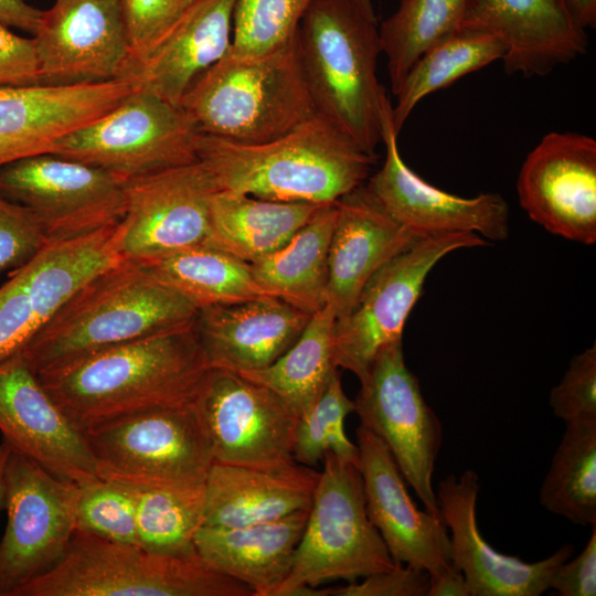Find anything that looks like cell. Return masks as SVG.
<instances>
[{"label": "cell", "instance_id": "obj_51", "mask_svg": "<svg viewBox=\"0 0 596 596\" xmlns=\"http://www.w3.org/2000/svg\"><path fill=\"white\" fill-rule=\"evenodd\" d=\"M355 2L370 18L376 20L373 10V0H355Z\"/></svg>", "mask_w": 596, "mask_h": 596}, {"label": "cell", "instance_id": "obj_31", "mask_svg": "<svg viewBox=\"0 0 596 596\" xmlns=\"http://www.w3.org/2000/svg\"><path fill=\"white\" fill-rule=\"evenodd\" d=\"M336 203L323 205L280 248L251 264L270 296L312 315L327 305L328 260Z\"/></svg>", "mask_w": 596, "mask_h": 596}, {"label": "cell", "instance_id": "obj_37", "mask_svg": "<svg viewBox=\"0 0 596 596\" xmlns=\"http://www.w3.org/2000/svg\"><path fill=\"white\" fill-rule=\"evenodd\" d=\"M204 483L130 487L136 497L138 544L158 553L196 554L194 538L204 521Z\"/></svg>", "mask_w": 596, "mask_h": 596}, {"label": "cell", "instance_id": "obj_47", "mask_svg": "<svg viewBox=\"0 0 596 596\" xmlns=\"http://www.w3.org/2000/svg\"><path fill=\"white\" fill-rule=\"evenodd\" d=\"M39 10L25 0H0V22L34 34L42 18Z\"/></svg>", "mask_w": 596, "mask_h": 596}, {"label": "cell", "instance_id": "obj_35", "mask_svg": "<svg viewBox=\"0 0 596 596\" xmlns=\"http://www.w3.org/2000/svg\"><path fill=\"white\" fill-rule=\"evenodd\" d=\"M539 499L574 524H596V418L565 423Z\"/></svg>", "mask_w": 596, "mask_h": 596}, {"label": "cell", "instance_id": "obj_32", "mask_svg": "<svg viewBox=\"0 0 596 596\" xmlns=\"http://www.w3.org/2000/svg\"><path fill=\"white\" fill-rule=\"evenodd\" d=\"M140 264L196 309L273 297L257 283L251 264L207 245Z\"/></svg>", "mask_w": 596, "mask_h": 596}, {"label": "cell", "instance_id": "obj_2", "mask_svg": "<svg viewBox=\"0 0 596 596\" xmlns=\"http://www.w3.org/2000/svg\"><path fill=\"white\" fill-rule=\"evenodd\" d=\"M195 148L217 190L283 202L336 203L363 184L376 160L317 111L267 141L199 132Z\"/></svg>", "mask_w": 596, "mask_h": 596}, {"label": "cell", "instance_id": "obj_49", "mask_svg": "<svg viewBox=\"0 0 596 596\" xmlns=\"http://www.w3.org/2000/svg\"><path fill=\"white\" fill-rule=\"evenodd\" d=\"M567 8L583 29L596 25V0H566Z\"/></svg>", "mask_w": 596, "mask_h": 596}, {"label": "cell", "instance_id": "obj_8", "mask_svg": "<svg viewBox=\"0 0 596 596\" xmlns=\"http://www.w3.org/2000/svg\"><path fill=\"white\" fill-rule=\"evenodd\" d=\"M84 435L99 478L132 488L202 485L214 462L191 401L135 414Z\"/></svg>", "mask_w": 596, "mask_h": 596}, {"label": "cell", "instance_id": "obj_11", "mask_svg": "<svg viewBox=\"0 0 596 596\" xmlns=\"http://www.w3.org/2000/svg\"><path fill=\"white\" fill-rule=\"evenodd\" d=\"M354 413L377 435L425 510L440 518L433 475L443 426L405 362L402 340L382 348L359 380Z\"/></svg>", "mask_w": 596, "mask_h": 596}, {"label": "cell", "instance_id": "obj_1", "mask_svg": "<svg viewBox=\"0 0 596 596\" xmlns=\"http://www.w3.org/2000/svg\"><path fill=\"white\" fill-rule=\"evenodd\" d=\"M207 369L192 324L103 350L38 377L68 421L85 433L190 402Z\"/></svg>", "mask_w": 596, "mask_h": 596}, {"label": "cell", "instance_id": "obj_50", "mask_svg": "<svg viewBox=\"0 0 596 596\" xmlns=\"http://www.w3.org/2000/svg\"><path fill=\"white\" fill-rule=\"evenodd\" d=\"M12 448L4 440L0 444V510L3 509L4 470Z\"/></svg>", "mask_w": 596, "mask_h": 596}, {"label": "cell", "instance_id": "obj_16", "mask_svg": "<svg viewBox=\"0 0 596 596\" xmlns=\"http://www.w3.org/2000/svg\"><path fill=\"white\" fill-rule=\"evenodd\" d=\"M215 191L199 160L125 181V257L147 263L204 245Z\"/></svg>", "mask_w": 596, "mask_h": 596}, {"label": "cell", "instance_id": "obj_25", "mask_svg": "<svg viewBox=\"0 0 596 596\" xmlns=\"http://www.w3.org/2000/svg\"><path fill=\"white\" fill-rule=\"evenodd\" d=\"M336 205L327 304L340 319L353 308L375 272L422 235L393 219L364 184L343 195Z\"/></svg>", "mask_w": 596, "mask_h": 596}, {"label": "cell", "instance_id": "obj_17", "mask_svg": "<svg viewBox=\"0 0 596 596\" xmlns=\"http://www.w3.org/2000/svg\"><path fill=\"white\" fill-rule=\"evenodd\" d=\"M32 39L40 85L125 79L131 65L118 0H54Z\"/></svg>", "mask_w": 596, "mask_h": 596}, {"label": "cell", "instance_id": "obj_29", "mask_svg": "<svg viewBox=\"0 0 596 596\" xmlns=\"http://www.w3.org/2000/svg\"><path fill=\"white\" fill-rule=\"evenodd\" d=\"M308 511L245 526L202 525L194 546L206 565L246 585L254 596H274L290 572Z\"/></svg>", "mask_w": 596, "mask_h": 596}, {"label": "cell", "instance_id": "obj_9", "mask_svg": "<svg viewBox=\"0 0 596 596\" xmlns=\"http://www.w3.org/2000/svg\"><path fill=\"white\" fill-rule=\"evenodd\" d=\"M198 135L180 105L134 89L113 109L57 140L50 153L127 181L198 161Z\"/></svg>", "mask_w": 596, "mask_h": 596}, {"label": "cell", "instance_id": "obj_3", "mask_svg": "<svg viewBox=\"0 0 596 596\" xmlns=\"http://www.w3.org/2000/svg\"><path fill=\"white\" fill-rule=\"evenodd\" d=\"M198 309L140 263L123 259L73 294L19 350L36 374L193 324Z\"/></svg>", "mask_w": 596, "mask_h": 596}, {"label": "cell", "instance_id": "obj_14", "mask_svg": "<svg viewBox=\"0 0 596 596\" xmlns=\"http://www.w3.org/2000/svg\"><path fill=\"white\" fill-rule=\"evenodd\" d=\"M214 461L252 467L296 462L299 417L277 394L242 374L209 368L191 398Z\"/></svg>", "mask_w": 596, "mask_h": 596}, {"label": "cell", "instance_id": "obj_42", "mask_svg": "<svg viewBox=\"0 0 596 596\" xmlns=\"http://www.w3.org/2000/svg\"><path fill=\"white\" fill-rule=\"evenodd\" d=\"M118 2L131 52L130 68L175 24L188 7L185 0Z\"/></svg>", "mask_w": 596, "mask_h": 596}, {"label": "cell", "instance_id": "obj_45", "mask_svg": "<svg viewBox=\"0 0 596 596\" xmlns=\"http://www.w3.org/2000/svg\"><path fill=\"white\" fill-rule=\"evenodd\" d=\"M39 84V67L33 39L13 33L0 22V86Z\"/></svg>", "mask_w": 596, "mask_h": 596}, {"label": "cell", "instance_id": "obj_43", "mask_svg": "<svg viewBox=\"0 0 596 596\" xmlns=\"http://www.w3.org/2000/svg\"><path fill=\"white\" fill-rule=\"evenodd\" d=\"M47 244L35 215L0 193V273L23 266Z\"/></svg>", "mask_w": 596, "mask_h": 596}, {"label": "cell", "instance_id": "obj_7", "mask_svg": "<svg viewBox=\"0 0 596 596\" xmlns=\"http://www.w3.org/2000/svg\"><path fill=\"white\" fill-rule=\"evenodd\" d=\"M322 460L290 572L274 596H290L301 586L350 583L397 565L369 519L358 466L331 451Z\"/></svg>", "mask_w": 596, "mask_h": 596}, {"label": "cell", "instance_id": "obj_44", "mask_svg": "<svg viewBox=\"0 0 596 596\" xmlns=\"http://www.w3.org/2000/svg\"><path fill=\"white\" fill-rule=\"evenodd\" d=\"M426 571L397 564L342 586L331 587L330 596H426Z\"/></svg>", "mask_w": 596, "mask_h": 596}, {"label": "cell", "instance_id": "obj_41", "mask_svg": "<svg viewBox=\"0 0 596 596\" xmlns=\"http://www.w3.org/2000/svg\"><path fill=\"white\" fill-rule=\"evenodd\" d=\"M553 414L564 423L596 418V344L574 355L550 393Z\"/></svg>", "mask_w": 596, "mask_h": 596}, {"label": "cell", "instance_id": "obj_48", "mask_svg": "<svg viewBox=\"0 0 596 596\" xmlns=\"http://www.w3.org/2000/svg\"><path fill=\"white\" fill-rule=\"evenodd\" d=\"M426 596H470V593L462 573L450 563L429 575Z\"/></svg>", "mask_w": 596, "mask_h": 596}, {"label": "cell", "instance_id": "obj_46", "mask_svg": "<svg viewBox=\"0 0 596 596\" xmlns=\"http://www.w3.org/2000/svg\"><path fill=\"white\" fill-rule=\"evenodd\" d=\"M584 550L567 558L552 575L550 588L561 596L596 595V524Z\"/></svg>", "mask_w": 596, "mask_h": 596}, {"label": "cell", "instance_id": "obj_12", "mask_svg": "<svg viewBox=\"0 0 596 596\" xmlns=\"http://www.w3.org/2000/svg\"><path fill=\"white\" fill-rule=\"evenodd\" d=\"M79 486L12 450L4 470L8 522L0 540V596L52 568L76 530Z\"/></svg>", "mask_w": 596, "mask_h": 596}, {"label": "cell", "instance_id": "obj_24", "mask_svg": "<svg viewBox=\"0 0 596 596\" xmlns=\"http://www.w3.org/2000/svg\"><path fill=\"white\" fill-rule=\"evenodd\" d=\"M462 28L498 36L505 72L526 77L544 76L587 49L585 29L566 0H472Z\"/></svg>", "mask_w": 596, "mask_h": 596}, {"label": "cell", "instance_id": "obj_52", "mask_svg": "<svg viewBox=\"0 0 596 596\" xmlns=\"http://www.w3.org/2000/svg\"><path fill=\"white\" fill-rule=\"evenodd\" d=\"M194 1H198V0H185V2H187L188 6L191 4V3H193Z\"/></svg>", "mask_w": 596, "mask_h": 596}, {"label": "cell", "instance_id": "obj_23", "mask_svg": "<svg viewBox=\"0 0 596 596\" xmlns=\"http://www.w3.org/2000/svg\"><path fill=\"white\" fill-rule=\"evenodd\" d=\"M134 89L127 79L0 86V167L50 153L57 140L116 107Z\"/></svg>", "mask_w": 596, "mask_h": 596}, {"label": "cell", "instance_id": "obj_28", "mask_svg": "<svg viewBox=\"0 0 596 596\" xmlns=\"http://www.w3.org/2000/svg\"><path fill=\"white\" fill-rule=\"evenodd\" d=\"M319 473L298 462L252 467L214 461L204 483L203 525L245 526L307 510Z\"/></svg>", "mask_w": 596, "mask_h": 596}, {"label": "cell", "instance_id": "obj_27", "mask_svg": "<svg viewBox=\"0 0 596 596\" xmlns=\"http://www.w3.org/2000/svg\"><path fill=\"white\" fill-rule=\"evenodd\" d=\"M235 0H198L129 70L135 89L171 104L180 102L194 79L232 45Z\"/></svg>", "mask_w": 596, "mask_h": 596}, {"label": "cell", "instance_id": "obj_18", "mask_svg": "<svg viewBox=\"0 0 596 596\" xmlns=\"http://www.w3.org/2000/svg\"><path fill=\"white\" fill-rule=\"evenodd\" d=\"M389 96L382 107V143L385 159L365 185L382 207L417 234L476 233L501 242L510 232L509 206L498 193L461 198L422 179L403 160Z\"/></svg>", "mask_w": 596, "mask_h": 596}, {"label": "cell", "instance_id": "obj_10", "mask_svg": "<svg viewBox=\"0 0 596 596\" xmlns=\"http://www.w3.org/2000/svg\"><path fill=\"white\" fill-rule=\"evenodd\" d=\"M487 245L476 233L425 235L386 262L368 280L349 313L336 320V368L360 380L382 348L402 340L433 267L451 252Z\"/></svg>", "mask_w": 596, "mask_h": 596}, {"label": "cell", "instance_id": "obj_22", "mask_svg": "<svg viewBox=\"0 0 596 596\" xmlns=\"http://www.w3.org/2000/svg\"><path fill=\"white\" fill-rule=\"evenodd\" d=\"M356 445L366 513L393 561L428 575L447 567L451 563L450 541L441 518L417 508L387 446L361 424Z\"/></svg>", "mask_w": 596, "mask_h": 596}, {"label": "cell", "instance_id": "obj_6", "mask_svg": "<svg viewBox=\"0 0 596 596\" xmlns=\"http://www.w3.org/2000/svg\"><path fill=\"white\" fill-rule=\"evenodd\" d=\"M14 596H254L199 554L149 551L76 529L62 558Z\"/></svg>", "mask_w": 596, "mask_h": 596}, {"label": "cell", "instance_id": "obj_34", "mask_svg": "<svg viewBox=\"0 0 596 596\" xmlns=\"http://www.w3.org/2000/svg\"><path fill=\"white\" fill-rule=\"evenodd\" d=\"M504 55L505 45L498 36L469 28L434 43L412 65L395 94L392 117L397 132L424 97Z\"/></svg>", "mask_w": 596, "mask_h": 596}, {"label": "cell", "instance_id": "obj_13", "mask_svg": "<svg viewBox=\"0 0 596 596\" xmlns=\"http://www.w3.org/2000/svg\"><path fill=\"white\" fill-rule=\"evenodd\" d=\"M0 193L26 206L49 243L75 240L118 223L125 215V181L54 153L0 167Z\"/></svg>", "mask_w": 596, "mask_h": 596}, {"label": "cell", "instance_id": "obj_19", "mask_svg": "<svg viewBox=\"0 0 596 596\" xmlns=\"http://www.w3.org/2000/svg\"><path fill=\"white\" fill-rule=\"evenodd\" d=\"M517 191L528 216L547 232L596 243V140L552 131L528 153Z\"/></svg>", "mask_w": 596, "mask_h": 596}, {"label": "cell", "instance_id": "obj_38", "mask_svg": "<svg viewBox=\"0 0 596 596\" xmlns=\"http://www.w3.org/2000/svg\"><path fill=\"white\" fill-rule=\"evenodd\" d=\"M354 401L345 394L339 369L311 411L299 418L294 439V459L316 466L327 451L359 468V448L345 434L344 421L354 412Z\"/></svg>", "mask_w": 596, "mask_h": 596}, {"label": "cell", "instance_id": "obj_5", "mask_svg": "<svg viewBox=\"0 0 596 596\" xmlns=\"http://www.w3.org/2000/svg\"><path fill=\"white\" fill-rule=\"evenodd\" d=\"M180 106L199 132L242 143L281 136L316 113L296 40L262 55L228 51L194 79Z\"/></svg>", "mask_w": 596, "mask_h": 596}, {"label": "cell", "instance_id": "obj_39", "mask_svg": "<svg viewBox=\"0 0 596 596\" xmlns=\"http://www.w3.org/2000/svg\"><path fill=\"white\" fill-rule=\"evenodd\" d=\"M312 1L235 0L230 52L262 55L294 42Z\"/></svg>", "mask_w": 596, "mask_h": 596}, {"label": "cell", "instance_id": "obj_33", "mask_svg": "<svg viewBox=\"0 0 596 596\" xmlns=\"http://www.w3.org/2000/svg\"><path fill=\"white\" fill-rule=\"evenodd\" d=\"M336 313L327 304L312 313L295 343L270 365L243 376L277 394L299 418L307 415L324 392L332 373Z\"/></svg>", "mask_w": 596, "mask_h": 596}, {"label": "cell", "instance_id": "obj_21", "mask_svg": "<svg viewBox=\"0 0 596 596\" xmlns=\"http://www.w3.org/2000/svg\"><path fill=\"white\" fill-rule=\"evenodd\" d=\"M479 476L467 469L439 481L438 511L450 532V562L468 585L470 596H540L550 589L553 573L573 555L563 545L550 556L526 563L498 552L482 536L477 522Z\"/></svg>", "mask_w": 596, "mask_h": 596}, {"label": "cell", "instance_id": "obj_4", "mask_svg": "<svg viewBox=\"0 0 596 596\" xmlns=\"http://www.w3.org/2000/svg\"><path fill=\"white\" fill-rule=\"evenodd\" d=\"M296 47L316 111L376 158L387 96L376 75L382 53L376 20L355 0H313Z\"/></svg>", "mask_w": 596, "mask_h": 596}, {"label": "cell", "instance_id": "obj_15", "mask_svg": "<svg viewBox=\"0 0 596 596\" xmlns=\"http://www.w3.org/2000/svg\"><path fill=\"white\" fill-rule=\"evenodd\" d=\"M121 259L110 230L50 243L0 287V361L18 352L83 285Z\"/></svg>", "mask_w": 596, "mask_h": 596}, {"label": "cell", "instance_id": "obj_36", "mask_svg": "<svg viewBox=\"0 0 596 596\" xmlns=\"http://www.w3.org/2000/svg\"><path fill=\"white\" fill-rule=\"evenodd\" d=\"M472 0H401L379 28L391 91L395 95L416 60L434 43L462 28Z\"/></svg>", "mask_w": 596, "mask_h": 596}, {"label": "cell", "instance_id": "obj_40", "mask_svg": "<svg viewBox=\"0 0 596 596\" xmlns=\"http://www.w3.org/2000/svg\"><path fill=\"white\" fill-rule=\"evenodd\" d=\"M78 486L76 529L109 541L138 544L136 497L130 487L102 478Z\"/></svg>", "mask_w": 596, "mask_h": 596}, {"label": "cell", "instance_id": "obj_30", "mask_svg": "<svg viewBox=\"0 0 596 596\" xmlns=\"http://www.w3.org/2000/svg\"><path fill=\"white\" fill-rule=\"evenodd\" d=\"M323 205L217 190L210 201L204 245L253 264L285 245Z\"/></svg>", "mask_w": 596, "mask_h": 596}, {"label": "cell", "instance_id": "obj_20", "mask_svg": "<svg viewBox=\"0 0 596 596\" xmlns=\"http://www.w3.org/2000/svg\"><path fill=\"white\" fill-rule=\"evenodd\" d=\"M0 433L12 450L76 485L99 478L84 433L64 415L18 351L0 361Z\"/></svg>", "mask_w": 596, "mask_h": 596}, {"label": "cell", "instance_id": "obj_26", "mask_svg": "<svg viewBox=\"0 0 596 596\" xmlns=\"http://www.w3.org/2000/svg\"><path fill=\"white\" fill-rule=\"evenodd\" d=\"M311 315L276 297L198 309L194 331L209 368L264 369L298 339Z\"/></svg>", "mask_w": 596, "mask_h": 596}]
</instances>
